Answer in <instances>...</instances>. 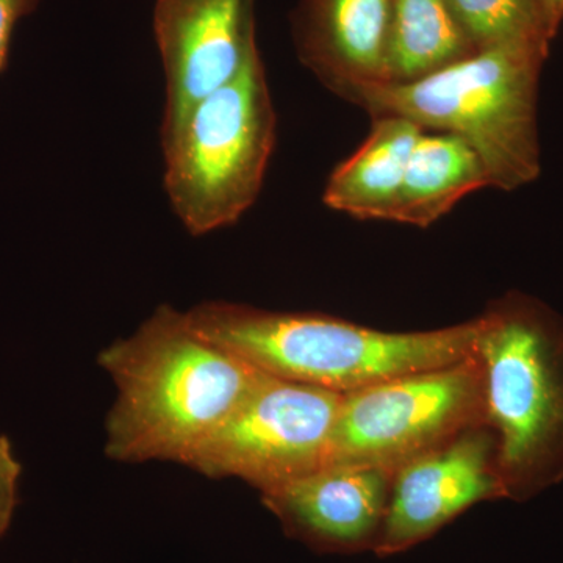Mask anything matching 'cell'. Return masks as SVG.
Instances as JSON below:
<instances>
[{"instance_id":"6da1fadb","label":"cell","mask_w":563,"mask_h":563,"mask_svg":"<svg viewBox=\"0 0 563 563\" xmlns=\"http://www.w3.org/2000/svg\"><path fill=\"white\" fill-rule=\"evenodd\" d=\"M98 365L117 387L103 450L121 463L184 465L263 374L169 303L99 352Z\"/></svg>"},{"instance_id":"7a4b0ae2","label":"cell","mask_w":563,"mask_h":563,"mask_svg":"<svg viewBox=\"0 0 563 563\" xmlns=\"http://www.w3.org/2000/svg\"><path fill=\"white\" fill-rule=\"evenodd\" d=\"M192 328L254 368L335 393L450 365L476 350L479 320L420 332H385L331 314L277 312L206 301L187 310Z\"/></svg>"},{"instance_id":"3957f363","label":"cell","mask_w":563,"mask_h":563,"mask_svg":"<svg viewBox=\"0 0 563 563\" xmlns=\"http://www.w3.org/2000/svg\"><path fill=\"white\" fill-rule=\"evenodd\" d=\"M548 52L536 41L499 44L422 79L363 88L352 102L373 118L401 117L465 140L490 188L515 191L542 174L539 90Z\"/></svg>"},{"instance_id":"277c9868","label":"cell","mask_w":563,"mask_h":563,"mask_svg":"<svg viewBox=\"0 0 563 563\" xmlns=\"http://www.w3.org/2000/svg\"><path fill=\"white\" fill-rule=\"evenodd\" d=\"M477 320L504 492L529 501L563 481V317L542 299L509 291Z\"/></svg>"},{"instance_id":"5b68a950","label":"cell","mask_w":563,"mask_h":563,"mask_svg":"<svg viewBox=\"0 0 563 563\" xmlns=\"http://www.w3.org/2000/svg\"><path fill=\"white\" fill-rule=\"evenodd\" d=\"M276 132L258 54L235 80L162 133L163 185L185 231L203 236L242 220L261 196Z\"/></svg>"},{"instance_id":"8992f818","label":"cell","mask_w":563,"mask_h":563,"mask_svg":"<svg viewBox=\"0 0 563 563\" xmlns=\"http://www.w3.org/2000/svg\"><path fill=\"white\" fill-rule=\"evenodd\" d=\"M487 424L484 368L476 350L450 365L402 374L344 393L331 463L398 470Z\"/></svg>"},{"instance_id":"52a82bcc","label":"cell","mask_w":563,"mask_h":563,"mask_svg":"<svg viewBox=\"0 0 563 563\" xmlns=\"http://www.w3.org/2000/svg\"><path fill=\"white\" fill-rule=\"evenodd\" d=\"M342 396L263 373L184 465L209 479L243 481L261 493L307 476L331 461Z\"/></svg>"},{"instance_id":"ba28073f","label":"cell","mask_w":563,"mask_h":563,"mask_svg":"<svg viewBox=\"0 0 563 563\" xmlns=\"http://www.w3.org/2000/svg\"><path fill=\"white\" fill-rule=\"evenodd\" d=\"M493 499H506V492L495 433L481 424L396 470L374 553H404L474 504Z\"/></svg>"},{"instance_id":"9c48e42d","label":"cell","mask_w":563,"mask_h":563,"mask_svg":"<svg viewBox=\"0 0 563 563\" xmlns=\"http://www.w3.org/2000/svg\"><path fill=\"white\" fill-rule=\"evenodd\" d=\"M154 36L166 85L161 135L258 55L252 0H157Z\"/></svg>"},{"instance_id":"30bf717a","label":"cell","mask_w":563,"mask_h":563,"mask_svg":"<svg viewBox=\"0 0 563 563\" xmlns=\"http://www.w3.org/2000/svg\"><path fill=\"white\" fill-rule=\"evenodd\" d=\"M395 470L331 463L262 493L285 533L321 553L373 550L379 542Z\"/></svg>"},{"instance_id":"8fae6325","label":"cell","mask_w":563,"mask_h":563,"mask_svg":"<svg viewBox=\"0 0 563 563\" xmlns=\"http://www.w3.org/2000/svg\"><path fill=\"white\" fill-rule=\"evenodd\" d=\"M395 0H301L295 16L299 60L325 88L354 101L388 81Z\"/></svg>"},{"instance_id":"7c38bea8","label":"cell","mask_w":563,"mask_h":563,"mask_svg":"<svg viewBox=\"0 0 563 563\" xmlns=\"http://www.w3.org/2000/svg\"><path fill=\"white\" fill-rule=\"evenodd\" d=\"M422 132L406 118H373L368 139L325 181L322 202L357 220L391 221L410 154Z\"/></svg>"},{"instance_id":"4fadbf2b","label":"cell","mask_w":563,"mask_h":563,"mask_svg":"<svg viewBox=\"0 0 563 563\" xmlns=\"http://www.w3.org/2000/svg\"><path fill=\"white\" fill-rule=\"evenodd\" d=\"M487 187L483 162L465 140L424 131L410 154L391 221L431 228L465 196Z\"/></svg>"},{"instance_id":"5bb4252c","label":"cell","mask_w":563,"mask_h":563,"mask_svg":"<svg viewBox=\"0 0 563 563\" xmlns=\"http://www.w3.org/2000/svg\"><path fill=\"white\" fill-rule=\"evenodd\" d=\"M474 52L448 0H395L387 84L422 79Z\"/></svg>"},{"instance_id":"9a60e30c","label":"cell","mask_w":563,"mask_h":563,"mask_svg":"<svg viewBox=\"0 0 563 563\" xmlns=\"http://www.w3.org/2000/svg\"><path fill=\"white\" fill-rule=\"evenodd\" d=\"M474 49L536 41L550 46L537 0H448Z\"/></svg>"},{"instance_id":"2e32d148","label":"cell","mask_w":563,"mask_h":563,"mask_svg":"<svg viewBox=\"0 0 563 563\" xmlns=\"http://www.w3.org/2000/svg\"><path fill=\"white\" fill-rule=\"evenodd\" d=\"M20 477L21 463L14 455L13 446L7 437L0 435V539L9 531L13 520Z\"/></svg>"},{"instance_id":"e0dca14e","label":"cell","mask_w":563,"mask_h":563,"mask_svg":"<svg viewBox=\"0 0 563 563\" xmlns=\"http://www.w3.org/2000/svg\"><path fill=\"white\" fill-rule=\"evenodd\" d=\"M38 0H0V70L5 66L11 35L18 21L35 9Z\"/></svg>"},{"instance_id":"ac0fdd59","label":"cell","mask_w":563,"mask_h":563,"mask_svg":"<svg viewBox=\"0 0 563 563\" xmlns=\"http://www.w3.org/2000/svg\"><path fill=\"white\" fill-rule=\"evenodd\" d=\"M548 38L554 40L563 22V0H537Z\"/></svg>"}]
</instances>
